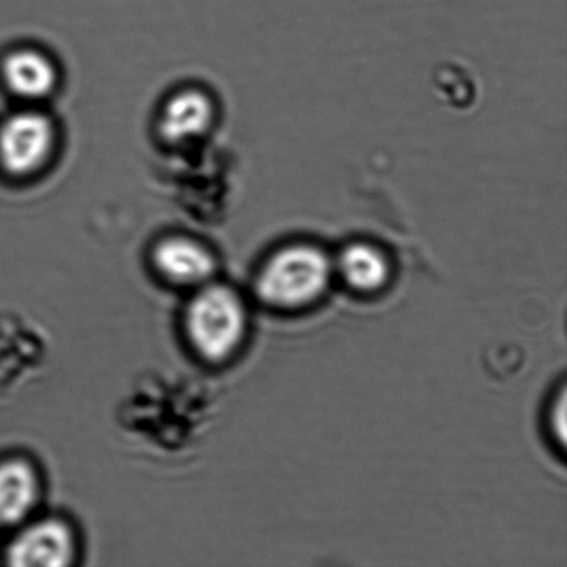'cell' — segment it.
I'll list each match as a JSON object with an SVG mask.
<instances>
[{"label": "cell", "mask_w": 567, "mask_h": 567, "mask_svg": "<svg viewBox=\"0 0 567 567\" xmlns=\"http://www.w3.org/2000/svg\"><path fill=\"white\" fill-rule=\"evenodd\" d=\"M182 321L194 354L205 363L221 364L246 342L249 313L235 288L214 280L190 292Z\"/></svg>", "instance_id": "1"}, {"label": "cell", "mask_w": 567, "mask_h": 567, "mask_svg": "<svg viewBox=\"0 0 567 567\" xmlns=\"http://www.w3.org/2000/svg\"><path fill=\"white\" fill-rule=\"evenodd\" d=\"M333 274V262L320 247L295 243L266 259L255 277V293L269 308H305L324 295Z\"/></svg>", "instance_id": "2"}, {"label": "cell", "mask_w": 567, "mask_h": 567, "mask_svg": "<svg viewBox=\"0 0 567 567\" xmlns=\"http://www.w3.org/2000/svg\"><path fill=\"white\" fill-rule=\"evenodd\" d=\"M58 132L52 118L41 110L17 111L0 124V166L9 175L37 174L52 157Z\"/></svg>", "instance_id": "3"}, {"label": "cell", "mask_w": 567, "mask_h": 567, "mask_svg": "<svg viewBox=\"0 0 567 567\" xmlns=\"http://www.w3.org/2000/svg\"><path fill=\"white\" fill-rule=\"evenodd\" d=\"M78 537L59 516H33L16 527L4 548L6 564L14 567H69L78 558Z\"/></svg>", "instance_id": "4"}, {"label": "cell", "mask_w": 567, "mask_h": 567, "mask_svg": "<svg viewBox=\"0 0 567 567\" xmlns=\"http://www.w3.org/2000/svg\"><path fill=\"white\" fill-rule=\"evenodd\" d=\"M150 262L159 279L190 292L216 280L218 275V259L214 252L188 236L161 238L152 249Z\"/></svg>", "instance_id": "5"}, {"label": "cell", "mask_w": 567, "mask_h": 567, "mask_svg": "<svg viewBox=\"0 0 567 567\" xmlns=\"http://www.w3.org/2000/svg\"><path fill=\"white\" fill-rule=\"evenodd\" d=\"M42 494L41 474L30 460L0 461V530L16 529L33 518Z\"/></svg>", "instance_id": "6"}, {"label": "cell", "mask_w": 567, "mask_h": 567, "mask_svg": "<svg viewBox=\"0 0 567 567\" xmlns=\"http://www.w3.org/2000/svg\"><path fill=\"white\" fill-rule=\"evenodd\" d=\"M216 109L208 93L182 89L166 100L158 118L161 138L172 146L197 141L215 124Z\"/></svg>", "instance_id": "7"}, {"label": "cell", "mask_w": 567, "mask_h": 567, "mask_svg": "<svg viewBox=\"0 0 567 567\" xmlns=\"http://www.w3.org/2000/svg\"><path fill=\"white\" fill-rule=\"evenodd\" d=\"M4 85L24 102H42L59 85V70L53 60L41 50L16 49L2 63Z\"/></svg>", "instance_id": "8"}, {"label": "cell", "mask_w": 567, "mask_h": 567, "mask_svg": "<svg viewBox=\"0 0 567 567\" xmlns=\"http://www.w3.org/2000/svg\"><path fill=\"white\" fill-rule=\"evenodd\" d=\"M333 270L349 288L372 293L386 286L392 269L381 248L369 243H353L339 254Z\"/></svg>", "instance_id": "9"}]
</instances>
